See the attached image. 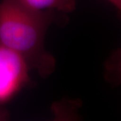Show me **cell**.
<instances>
[{"instance_id":"cell-1","label":"cell","mask_w":121,"mask_h":121,"mask_svg":"<svg viewBox=\"0 0 121 121\" xmlns=\"http://www.w3.org/2000/svg\"><path fill=\"white\" fill-rule=\"evenodd\" d=\"M52 11L35 10L16 0H0V44L18 54L43 78L55 69V58L44 47L47 30L56 21Z\"/></svg>"},{"instance_id":"cell-2","label":"cell","mask_w":121,"mask_h":121,"mask_svg":"<svg viewBox=\"0 0 121 121\" xmlns=\"http://www.w3.org/2000/svg\"><path fill=\"white\" fill-rule=\"evenodd\" d=\"M29 70L18 54L0 44V103L10 99L28 83Z\"/></svg>"},{"instance_id":"cell-3","label":"cell","mask_w":121,"mask_h":121,"mask_svg":"<svg viewBox=\"0 0 121 121\" xmlns=\"http://www.w3.org/2000/svg\"><path fill=\"white\" fill-rule=\"evenodd\" d=\"M23 5L37 11L57 10L69 13L75 10L78 0H16Z\"/></svg>"},{"instance_id":"cell-4","label":"cell","mask_w":121,"mask_h":121,"mask_svg":"<svg viewBox=\"0 0 121 121\" xmlns=\"http://www.w3.org/2000/svg\"><path fill=\"white\" fill-rule=\"evenodd\" d=\"M111 4L115 6L117 10L121 12V0H108Z\"/></svg>"},{"instance_id":"cell-5","label":"cell","mask_w":121,"mask_h":121,"mask_svg":"<svg viewBox=\"0 0 121 121\" xmlns=\"http://www.w3.org/2000/svg\"><path fill=\"white\" fill-rule=\"evenodd\" d=\"M5 114H6L5 112L0 111V120H2L1 118H5Z\"/></svg>"}]
</instances>
